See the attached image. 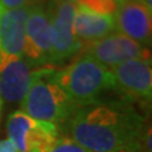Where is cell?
<instances>
[{
	"mask_svg": "<svg viewBox=\"0 0 152 152\" xmlns=\"http://www.w3.org/2000/svg\"><path fill=\"white\" fill-rule=\"evenodd\" d=\"M65 126L69 138L91 152L136 151L147 128L145 118L124 99L80 105Z\"/></svg>",
	"mask_w": 152,
	"mask_h": 152,
	"instance_id": "cell-1",
	"label": "cell"
},
{
	"mask_svg": "<svg viewBox=\"0 0 152 152\" xmlns=\"http://www.w3.org/2000/svg\"><path fill=\"white\" fill-rule=\"evenodd\" d=\"M55 72V69L47 66L33 71L29 89L20 102V110L34 119L58 126L70 119L77 105L60 86Z\"/></svg>",
	"mask_w": 152,
	"mask_h": 152,
	"instance_id": "cell-2",
	"label": "cell"
},
{
	"mask_svg": "<svg viewBox=\"0 0 152 152\" xmlns=\"http://www.w3.org/2000/svg\"><path fill=\"white\" fill-rule=\"evenodd\" d=\"M55 77L77 107L100 100L104 94L114 90L112 70L85 53L65 69L56 70Z\"/></svg>",
	"mask_w": 152,
	"mask_h": 152,
	"instance_id": "cell-3",
	"label": "cell"
},
{
	"mask_svg": "<svg viewBox=\"0 0 152 152\" xmlns=\"http://www.w3.org/2000/svg\"><path fill=\"white\" fill-rule=\"evenodd\" d=\"M7 131L18 152H50L61 137L57 124L34 119L22 110L9 115Z\"/></svg>",
	"mask_w": 152,
	"mask_h": 152,
	"instance_id": "cell-4",
	"label": "cell"
},
{
	"mask_svg": "<svg viewBox=\"0 0 152 152\" xmlns=\"http://www.w3.org/2000/svg\"><path fill=\"white\" fill-rule=\"evenodd\" d=\"M47 12L52 29L51 65H62L83 50L81 42L74 33L76 4L50 1Z\"/></svg>",
	"mask_w": 152,
	"mask_h": 152,
	"instance_id": "cell-5",
	"label": "cell"
},
{
	"mask_svg": "<svg viewBox=\"0 0 152 152\" xmlns=\"http://www.w3.org/2000/svg\"><path fill=\"white\" fill-rule=\"evenodd\" d=\"M52 29L51 19L43 5H34L29 9L26 26V39L23 58L29 67H46L51 65Z\"/></svg>",
	"mask_w": 152,
	"mask_h": 152,
	"instance_id": "cell-6",
	"label": "cell"
},
{
	"mask_svg": "<svg viewBox=\"0 0 152 152\" xmlns=\"http://www.w3.org/2000/svg\"><path fill=\"white\" fill-rule=\"evenodd\" d=\"M114 91L121 94L129 103L147 105L152 98L151 60H129L112 69Z\"/></svg>",
	"mask_w": 152,
	"mask_h": 152,
	"instance_id": "cell-7",
	"label": "cell"
},
{
	"mask_svg": "<svg viewBox=\"0 0 152 152\" xmlns=\"http://www.w3.org/2000/svg\"><path fill=\"white\" fill-rule=\"evenodd\" d=\"M81 52L109 70L129 60H151L150 47L137 43L119 32L85 45Z\"/></svg>",
	"mask_w": 152,
	"mask_h": 152,
	"instance_id": "cell-8",
	"label": "cell"
},
{
	"mask_svg": "<svg viewBox=\"0 0 152 152\" xmlns=\"http://www.w3.org/2000/svg\"><path fill=\"white\" fill-rule=\"evenodd\" d=\"M151 14L143 0H123L114 13L117 31L137 43L150 47Z\"/></svg>",
	"mask_w": 152,
	"mask_h": 152,
	"instance_id": "cell-9",
	"label": "cell"
},
{
	"mask_svg": "<svg viewBox=\"0 0 152 152\" xmlns=\"http://www.w3.org/2000/svg\"><path fill=\"white\" fill-rule=\"evenodd\" d=\"M32 72L23 57L0 60V99L9 103H20L29 89Z\"/></svg>",
	"mask_w": 152,
	"mask_h": 152,
	"instance_id": "cell-10",
	"label": "cell"
},
{
	"mask_svg": "<svg viewBox=\"0 0 152 152\" xmlns=\"http://www.w3.org/2000/svg\"><path fill=\"white\" fill-rule=\"evenodd\" d=\"M29 9H5L3 12L0 17V60L23 57Z\"/></svg>",
	"mask_w": 152,
	"mask_h": 152,
	"instance_id": "cell-11",
	"label": "cell"
},
{
	"mask_svg": "<svg viewBox=\"0 0 152 152\" xmlns=\"http://www.w3.org/2000/svg\"><path fill=\"white\" fill-rule=\"evenodd\" d=\"M114 32H117L114 15L100 14L76 4L74 33L76 38L81 42L83 47L88 43L102 39Z\"/></svg>",
	"mask_w": 152,
	"mask_h": 152,
	"instance_id": "cell-12",
	"label": "cell"
},
{
	"mask_svg": "<svg viewBox=\"0 0 152 152\" xmlns=\"http://www.w3.org/2000/svg\"><path fill=\"white\" fill-rule=\"evenodd\" d=\"M122 1L123 0H79L76 4L100 14L114 15Z\"/></svg>",
	"mask_w": 152,
	"mask_h": 152,
	"instance_id": "cell-13",
	"label": "cell"
},
{
	"mask_svg": "<svg viewBox=\"0 0 152 152\" xmlns=\"http://www.w3.org/2000/svg\"><path fill=\"white\" fill-rule=\"evenodd\" d=\"M50 152H91L66 136H61Z\"/></svg>",
	"mask_w": 152,
	"mask_h": 152,
	"instance_id": "cell-14",
	"label": "cell"
},
{
	"mask_svg": "<svg viewBox=\"0 0 152 152\" xmlns=\"http://www.w3.org/2000/svg\"><path fill=\"white\" fill-rule=\"evenodd\" d=\"M0 5L4 9H23L39 5V0H0Z\"/></svg>",
	"mask_w": 152,
	"mask_h": 152,
	"instance_id": "cell-15",
	"label": "cell"
},
{
	"mask_svg": "<svg viewBox=\"0 0 152 152\" xmlns=\"http://www.w3.org/2000/svg\"><path fill=\"white\" fill-rule=\"evenodd\" d=\"M0 152H18V150L15 148L13 142L7 138L0 141Z\"/></svg>",
	"mask_w": 152,
	"mask_h": 152,
	"instance_id": "cell-16",
	"label": "cell"
},
{
	"mask_svg": "<svg viewBox=\"0 0 152 152\" xmlns=\"http://www.w3.org/2000/svg\"><path fill=\"white\" fill-rule=\"evenodd\" d=\"M51 1H55V3H74V4H76L79 0H51Z\"/></svg>",
	"mask_w": 152,
	"mask_h": 152,
	"instance_id": "cell-17",
	"label": "cell"
},
{
	"mask_svg": "<svg viewBox=\"0 0 152 152\" xmlns=\"http://www.w3.org/2000/svg\"><path fill=\"white\" fill-rule=\"evenodd\" d=\"M4 10H5V9H4L1 5H0V17H1V14H3V12H4Z\"/></svg>",
	"mask_w": 152,
	"mask_h": 152,
	"instance_id": "cell-18",
	"label": "cell"
},
{
	"mask_svg": "<svg viewBox=\"0 0 152 152\" xmlns=\"http://www.w3.org/2000/svg\"><path fill=\"white\" fill-rule=\"evenodd\" d=\"M0 100H1V99H0Z\"/></svg>",
	"mask_w": 152,
	"mask_h": 152,
	"instance_id": "cell-19",
	"label": "cell"
}]
</instances>
